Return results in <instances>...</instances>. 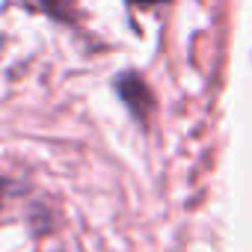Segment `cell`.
<instances>
[{
	"label": "cell",
	"instance_id": "7a4b0ae2",
	"mask_svg": "<svg viewBox=\"0 0 252 252\" xmlns=\"http://www.w3.org/2000/svg\"><path fill=\"white\" fill-rule=\"evenodd\" d=\"M42 9L57 18V21H71V12H74V0H39Z\"/></svg>",
	"mask_w": 252,
	"mask_h": 252
},
{
	"label": "cell",
	"instance_id": "3957f363",
	"mask_svg": "<svg viewBox=\"0 0 252 252\" xmlns=\"http://www.w3.org/2000/svg\"><path fill=\"white\" fill-rule=\"evenodd\" d=\"M3 196H6V181H0V214H3Z\"/></svg>",
	"mask_w": 252,
	"mask_h": 252
},
{
	"label": "cell",
	"instance_id": "6da1fadb",
	"mask_svg": "<svg viewBox=\"0 0 252 252\" xmlns=\"http://www.w3.org/2000/svg\"><path fill=\"white\" fill-rule=\"evenodd\" d=\"M116 92H119V98L128 104V110H131L140 122L149 119V113H152V107H155V95H152L149 83H146L140 74H134V71L119 74V77H116Z\"/></svg>",
	"mask_w": 252,
	"mask_h": 252
}]
</instances>
